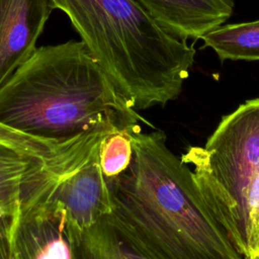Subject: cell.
<instances>
[{
  "mask_svg": "<svg viewBox=\"0 0 259 259\" xmlns=\"http://www.w3.org/2000/svg\"><path fill=\"white\" fill-rule=\"evenodd\" d=\"M130 167L108 180L116 224L155 259H243L162 131L132 133Z\"/></svg>",
  "mask_w": 259,
  "mask_h": 259,
  "instance_id": "obj_1",
  "label": "cell"
},
{
  "mask_svg": "<svg viewBox=\"0 0 259 259\" xmlns=\"http://www.w3.org/2000/svg\"><path fill=\"white\" fill-rule=\"evenodd\" d=\"M141 120L81 40L38 47L0 87V122L40 138L133 131Z\"/></svg>",
  "mask_w": 259,
  "mask_h": 259,
  "instance_id": "obj_2",
  "label": "cell"
},
{
  "mask_svg": "<svg viewBox=\"0 0 259 259\" xmlns=\"http://www.w3.org/2000/svg\"><path fill=\"white\" fill-rule=\"evenodd\" d=\"M137 110L178 98L195 50L137 0H50Z\"/></svg>",
  "mask_w": 259,
  "mask_h": 259,
  "instance_id": "obj_3",
  "label": "cell"
},
{
  "mask_svg": "<svg viewBox=\"0 0 259 259\" xmlns=\"http://www.w3.org/2000/svg\"><path fill=\"white\" fill-rule=\"evenodd\" d=\"M181 160L193 167L205 202L243 259H259L248 217L259 177V97L224 115L205 145L189 147Z\"/></svg>",
  "mask_w": 259,
  "mask_h": 259,
  "instance_id": "obj_4",
  "label": "cell"
},
{
  "mask_svg": "<svg viewBox=\"0 0 259 259\" xmlns=\"http://www.w3.org/2000/svg\"><path fill=\"white\" fill-rule=\"evenodd\" d=\"M107 135L51 140L0 122V221L9 232L22 213L47 203L58 183L83 166Z\"/></svg>",
  "mask_w": 259,
  "mask_h": 259,
  "instance_id": "obj_5",
  "label": "cell"
},
{
  "mask_svg": "<svg viewBox=\"0 0 259 259\" xmlns=\"http://www.w3.org/2000/svg\"><path fill=\"white\" fill-rule=\"evenodd\" d=\"M99 148L83 166L58 183L45 203L64 211L73 233H81L113 212L112 193L99 163Z\"/></svg>",
  "mask_w": 259,
  "mask_h": 259,
  "instance_id": "obj_6",
  "label": "cell"
},
{
  "mask_svg": "<svg viewBox=\"0 0 259 259\" xmlns=\"http://www.w3.org/2000/svg\"><path fill=\"white\" fill-rule=\"evenodd\" d=\"M50 0H0V87L36 51Z\"/></svg>",
  "mask_w": 259,
  "mask_h": 259,
  "instance_id": "obj_7",
  "label": "cell"
},
{
  "mask_svg": "<svg viewBox=\"0 0 259 259\" xmlns=\"http://www.w3.org/2000/svg\"><path fill=\"white\" fill-rule=\"evenodd\" d=\"M12 259H75L64 211L39 204L21 214L10 231Z\"/></svg>",
  "mask_w": 259,
  "mask_h": 259,
  "instance_id": "obj_8",
  "label": "cell"
},
{
  "mask_svg": "<svg viewBox=\"0 0 259 259\" xmlns=\"http://www.w3.org/2000/svg\"><path fill=\"white\" fill-rule=\"evenodd\" d=\"M164 28L181 39L200 38L232 15L234 0H137Z\"/></svg>",
  "mask_w": 259,
  "mask_h": 259,
  "instance_id": "obj_9",
  "label": "cell"
},
{
  "mask_svg": "<svg viewBox=\"0 0 259 259\" xmlns=\"http://www.w3.org/2000/svg\"><path fill=\"white\" fill-rule=\"evenodd\" d=\"M72 235L75 259H155L123 232L111 214Z\"/></svg>",
  "mask_w": 259,
  "mask_h": 259,
  "instance_id": "obj_10",
  "label": "cell"
},
{
  "mask_svg": "<svg viewBox=\"0 0 259 259\" xmlns=\"http://www.w3.org/2000/svg\"><path fill=\"white\" fill-rule=\"evenodd\" d=\"M200 38L203 48L212 49L221 61H259V19L222 24Z\"/></svg>",
  "mask_w": 259,
  "mask_h": 259,
  "instance_id": "obj_11",
  "label": "cell"
},
{
  "mask_svg": "<svg viewBox=\"0 0 259 259\" xmlns=\"http://www.w3.org/2000/svg\"><path fill=\"white\" fill-rule=\"evenodd\" d=\"M134 131L136 130L112 133L102 140L99 148V163L107 180L119 176L130 167L134 155L132 139Z\"/></svg>",
  "mask_w": 259,
  "mask_h": 259,
  "instance_id": "obj_12",
  "label": "cell"
},
{
  "mask_svg": "<svg viewBox=\"0 0 259 259\" xmlns=\"http://www.w3.org/2000/svg\"><path fill=\"white\" fill-rule=\"evenodd\" d=\"M0 259H12L9 227L0 221Z\"/></svg>",
  "mask_w": 259,
  "mask_h": 259,
  "instance_id": "obj_13",
  "label": "cell"
}]
</instances>
